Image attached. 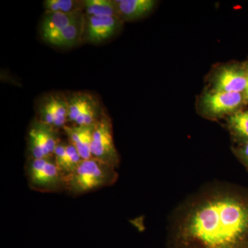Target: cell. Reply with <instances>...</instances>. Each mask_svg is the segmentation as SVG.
I'll list each match as a JSON object with an SVG mask.
<instances>
[{"label": "cell", "mask_w": 248, "mask_h": 248, "mask_svg": "<svg viewBox=\"0 0 248 248\" xmlns=\"http://www.w3.org/2000/svg\"><path fill=\"white\" fill-rule=\"evenodd\" d=\"M246 70H247V85H246V90H245L244 94L245 98V102L246 104H248V63H246Z\"/></svg>", "instance_id": "cell-20"}, {"label": "cell", "mask_w": 248, "mask_h": 248, "mask_svg": "<svg viewBox=\"0 0 248 248\" xmlns=\"http://www.w3.org/2000/svg\"><path fill=\"white\" fill-rule=\"evenodd\" d=\"M44 6L46 13L69 14L84 10L83 1L76 0H46Z\"/></svg>", "instance_id": "cell-18"}, {"label": "cell", "mask_w": 248, "mask_h": 248, "mask_svg": "<svg viewBox=\"0 0 248 248\" xmlns=\"http://www.w3.org/2000/svg\"><path fill=\"white\" fill-rule=\"evenodd\" d=\"M39 120L58 130L67 125L68 103L66 96L51 94L46 98L39 108Z\"/></svg>", "instance_id": "cell-8"}, {"label": "cell", "mask_w": 248, "mask_h": 248, "mask_svg": "<svg viewBox=\"0 0 248 248\" xmlns=\"http://www.w3.org/2000/svg\"><path fill=\"white\" fill-rule=\"evenodd\" d=\"M53 158L65 176L73 172L83 160L78 150L70 142L61 141L55 148Z\"/></svg>", "instance_id": "cell-14"}, {"label": "cell", "mask_w": 248, "mask_h": 248, "mask_svg": "<svg viewBox=\"0 0 248 248\" xmlns=\"http://www.w3.org/2000/svg\"><path fill=\"white\" fill-rule=\"evenodd\" d=\"M236 157L248 171V141L241 143L234 150Z\"/></svg>", "instance_id": "cell-19"}, {"label": "cell", "mask_w": 248, "mask_h": 248, "mask_svg": "<svg viewBox=\"0 0 248 248\" xmlns=\"http://www.w3.org/2000/svg\"><path fill=\"white\" fill-rule=\"evenodd\" d=\"M166 248H248V187L215 181L170 215Z\"/></svg>", "instance_id": "cell-1"}, {"label": "cell", "mask_w": 248, "mask_h": 248, "mask_svg": "<svg viewBox=\"0 0 248 248\" xmlns=\"http://www.w3.org/2000/svg\"><path fill=\"white\" fill-rule=\"evenodd\" d=\"M117 16L122 20H133L149 14L154 9V0H113Z\"/></svg>", "instance_id": "cell-13"}, {"label": "cell", "mask_w": 248, "mask_h": 248, "mask_svg": "<svg viewBox=\"0 0 248 248\" xmlns=\"http://www.w3.org/2000/svg\"><path fill=\"white\" fill-rule=\"evenodd\" d=\"M117 169L93 158L83 159L73 172L66 176L65 191L78 197L113 185L118 179Z\"/></svg>", "instance_id": "cell-2"}, {"label": "cell", "mask_w": 248, "mask_h": 248, "mask_svg": "<svg viewBox=\"0 0 248 248\" xmlns=\"http://www.w3.org/2000/svg\"><path fill=\"white\" fill-rule=\"evenodd\" d=\"M25 174L32 190L46 193L65 191L66 176L53 157L29 158L26 164Z\"/></svg>", "instance_id": "cell-3"}, {"label": "cell", "mask_w": 248, "mask_h": 248, "mask_svg": "<svg viewBox=\"0 0 248 248\" xmlns=\"http://www.w3.org/2000/svg\"><path fill=\"white\" fill-rule=\"evenodd\" d=\"M123 25L118 16L87 17L85 28V39L91 43L99 44L115 35Z\"/></svg>", "instance_id": "cell-9"}, {"label": "cell", "mask_w": 248, "mask_h": 248, "mask_svg": "<svg viewBox=\"0 0 248 248\" xmlns=\"http://www.w3.org/2000/svg\"><path fill=\"white\" fill-rule=\"evenodd\" d=\"M84 16L82 11L69 13H45L41 24V36L47 43L56 37L63 29Z\"/></svg>", "instance_id": "cell-11"}, {"label": "cell", "mask_w": 248, "mask_h": 248, "mask_svg": "<svg viewBox=\"0 0 248 248\" xmlns=\"http://www.w3.org/2000/svg\"><path fill=\"white\" fill-rule=\"evenodd\" d=\"M247 85V70L244 66H232L223 68L215 81V91L244 93Z\"/></svg>", "instance_id": "cell-10"}, {"label": "cell", "mask_w": 248, "mask_h": 248, "mask_svg": "<svg viewBox=\"0 0 248 248\" xmlns=\"http://www.w3.org/2000/svg\"><path fill=\"white\" fill-rule=\"evenodd\" d=\"M86 19L81 16L54 37L48 44L58 47H72L78 45L85 35Z\"/></svg>", "instance_id": "cell-15"}, {"label": "cell", "mask_w": 248, "mask_h": 248, "mask_svg": "<svg viewBox=\"0 0 248 248\" xmlns=\"http://www.w3.org/2000/svg\"><path fill=\"white\" fill-rule=\"evenodd\" d=\"M60 141L58 130L36 120L31 125L28 135L29 158L53 157L54 152Z\"/></svg>", "instance_id": "cell-6"}, {"label": "cell", "mask_w": 248, "mask_h": 248, "mask_svg": "<svg viewBox=\"0 0 248 248\" xmlns=\"http://www.w3.org/2000/svg\"><path fill=\"white\" fill-rule=\"evenodd\" d=\"M228 125L240 144L248 141V110H240L232 114Z\"/></svg>", "instance_id": "cell-16"}, {"label": "cell", "mask_w": 248, "mask_h": 248, "mask_svg": "<svg viewBox=\"0 0 248 248\" xmlns=\"http://www.w3.org/2000/svg\"><path fill=\"white\" fill-rule=\"evenodd\" d=\"M83 4L87 17L117 16L113 0H84Z\"/></svg>", "instance_id": "cell-17"}, {"label": "cell", "mask_w": 248, "mask_h": 248, "mask_svg": "<svg viewBox=\"0 0 248 248\" xmlns=\"http://www.w3.org/2000/svg\"><path fill=\"white\" fill-rule=\"evenodd\" d=\"M94 125H66L63 129L68 142L78 150L82 159L92 158L91 147Z\"/></svg>", "instance_id": "cell-12"}, {"label": "cell", "mask_w": 248, "mask_h": 248, "mask_svg": "<svg viewBox=\"0 0 248 248\" xmlns=\"http://www.w3.org/2000/svg\"><path fill=\"white\" fill-rule=\"evenodd\" d=\"M91 151L93 159L110 165L116 169L120 166V155L114 142L112 122L106 112H103L94 125Z\"/></svg>", "instance_id": "cell-4"}, {"label": "cell", "mask_w": 248, "mask_h": 248, "mask_svg": "<svg viewBox=\"0 0 248 248\" xmlns=\"http://www.w3.org/2000/svg\"><path fill=\"white\" fill-rule=\"evenodd\" d=\"M68 103V122L79 125L97 124L104 112L97 98L87 92L74 93L67 97Z\"/></svg>", "instance_id": "cell-5"}, {"label": "cell", "mask_w": 248, "mask_h": 248, "mask_svg": "<svg viewBox=\"0 0 248 248\" xmlns=\"http://www.w3.org/2000/svg\"><path fill=\"white\" fill-rule=\"evenodd\" d=\"M202 104L208 115L221 116L237 112L246 102L244 93L214 91L204 95Z\"/></svg>", "instance_id": "cell-7"}]
</instances>
